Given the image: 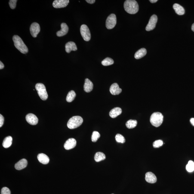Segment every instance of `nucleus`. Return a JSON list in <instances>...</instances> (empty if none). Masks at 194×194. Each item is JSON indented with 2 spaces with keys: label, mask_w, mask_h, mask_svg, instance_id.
<instances>
[{
  "label": "nucleus",
  "mask_w": 194,
  "mask_h": 194,
  "mask_svg": "<svg viewBox=\"0 0 194 194\" xmlns=\"http://www.w3.org/2000/svg\"><path fill=\"white\" fill-rule=\"evenodd\" d=\"M17 0H10L9 2L10 8L12 9H14L16 8V3L17 2Z\"/></svg>",
  "instance_id": "2f4dec72"
},
{
  "label": "nucleus",
  "mask_w": 194,
  "mask_h": 194,
  "mask_svg": "<svg viewBox=\"0 0 194 194\" xmlns=\"http://www.w3.org/2000/svg\"><path fill=\"white\" fill-rule=\"evenodd\" d=\"M158 21V17L156 15L154 14L151 16L146 27V30L147 31L152 30L155 29Z\"/></svg>",
  "instance_id": "6e6552de"
},
{
  "label": "nucleus",
  "mask_w": 194,
  "mask_h": 194,
  "mask_svg": "<svg viewBox=\"0 0 194 194\" xmlns=\"http://www.w3.org/2000/svg\"><path fill=\"white\" fill-rule=\"evenodd\" d=\"M114 61L113 60L110 58L107 57L102 61L101 64L104 66H109L113 64Z\"/></svg>",
  "instance_id": "bb28decb"
},
{
  "label": "nucleus",
  "mask_w": 194,
  "mask_h": 194,
  "mask_svg": "<svg viewBox=\"0 0 194 194\" xmlns=\"http://www.w3.org/2000/svg\"><path fill=\"white\" fill-rule=\"evenodd\" d=\"M83 119L80 116H75L72 117L69 119L67 123L68 128L70 129L78 128L82 124Z\"/></svg>",
  "instance_id": "20e7f679"
},
{
  "label": "nucleus",
  "mask_w": 194,
  "mask_h": 194,
  "mask_svg": "<svg viewBox=\"0 0 194 194\" xmlns=\"http://www.w3.org/2000/svg\"><path fill=\"white\" fill-rule=\"evenodd\" d=\"M100 137V135L99 133L97 131L93 132L92 135V141L95 143L97 141V140Z\"/></svg>",
  "instance_id": "c85d7f7f"
},
{
  "label": "nucleus",
  "mask_w": 194,
  "mask_h": 194,
  "mask_svg": "<svg viewBox=\"0 0 194 194\" xmlns=\"http://www.w3.org/2000/svg\"><path fill=\"white\" fill-rule=\"evenodd\" d=\"M86 1H87L88 3L93 4H94L96 1L95 0H86Z\"/></svg>",
  "instance_id": "f704fd0d"
},
{
  "label": "nucleus",
  "mask_w": 194,
  "mask_h": 194,
  "mask_svg": "<svg viewBox=\"0 0 194 194\" xmlns=\"http://www.w3.org/2000/svg\"><path fill=\"white\" fill-rule=\"evenodd\" d=\"M1 194H11V191L8 188L4 187L1 189Z\"/></svg>",
  "instance_id": "473e14b6"
},
{
  "label": "nucleus",
  "mask_w": 194,
  "mask_h": 194,
  "mask_svg": "<svg viewBox=\"0 0 194 194\" xmlns=\"http://www.w3.org/2000/svg\"><path fill=\"white\" fill-rule=\"evenodd\" d=\"M163 145V142L161 140L155 141L153 143L154 147L156 148L160 147Z\"/></svg>",
  "instance_id": "7c9ffc66"
},
{
  "label": "nucleus",
  "mask_w": 194,
  "mask_h": 194,
  "mask_svg": "<svg viewBox=\"0 0 194 194\" xmlns=\"http://www.w3.org/2000/svg\"><path fill=\"white\" fill-rule=\"evenodd\" d=\"M106 158V155L102 152H97L96 153L94 156V159L97 162L104 160Z\"/></svg>",
  "instance_id": "b1692460"
},
{
  "label": "nucleus",
  "mask_w": 194,
  "mask_h": 194,
  "mask_svg": "<svg viewBox=\"0 0 194 194\" xmlns=\"http://www.w3.org/2000/svg\"><path fill=\"white\" fill-rule=\"evenodd\" d=\"M4 67V66L2 62L0 61V69H3Z\"/></svg>",
  "instance_id": "c9c22d12"
},
{
  "label": "nucleus",
  "mask_w": 194,
  "mask_h": 194,
  "mask_svg": "<svg viewBox=\"0 0 194 194\" xmlns=\"http://www.w3.org/2000/svg\"><path fill=\"white\" fill-rule=\"evenodd\" d=\"M117 23L116 15L112 14L108 17L106 20V26L108 29H112L115 27Z\"/></svg>",
  "instance_id": "0eeeda50"
},
{
  "label": "nucleus",
  "mask_w": 194,
  "mask_h": 194,
  "mask_svg": "<svg viewBox=\"0 0 194 194\" xmlns=\"http://www.w3.org/2000/svg\"><path fill=\"white\" fill-rule=\"evenodd\" d=\"M69 0H55L53 1V6L56 8H64L69 4Z\"/></svg>",
  "instance_id": "9d476101"
},
{
  "label": "nucleus",
  "mask_w": 194,
  "mask_h": 194,
  "mask_svg": "<svg viewBox=\"0 0 194 194\" xmlns=\"http://www.w3.org/2000/svg\"><path fill=\"white\" fill-rule=\"evenodd\" d=\"M137 121L135 120H130L126 123V126L129 129L134 128L137 126Z\"/></svg>",
  "instance_id": "a878e982"
},
{
  "label": "nucleus",
  "mask_w": 194,
  "mask_h": 194,
  "mask_svg": "<svg viewBox=\"0 0 194 194\" xmlns=\"http://www.w3.org/2000/svg\"><path fill=\"white\" fill-rule=\"evenodd\" d=\"M191 29L192 31L194 32V23L192 25Z\"/></svg>",
  "instance_id": "58836bf2"
},
{
  "label": "nucleus",
  "mask_w": 194,
  "mask_h": 194,
  "mask_svg": "<svg viewBox=\"0 0 194 194\" xmlns=\"http://www.w3.org/2000/svg\"><path fill=\"white\" fill-rule=\"evenodd\" d=\"M40 31V27L38 23H34L31 25L30 27V32L33 38H36L37 35Z\"/></svg>",
  "instance_id": "1a4fd4ad"
},
{
  "label": "nucleus",
  "mask_w": 194,
  "mask_h": 194,
  "mask_svg": "<svg viewBox=\"0 0 194 194\" xmlns=\"http://www.w3.org/2000/svg\"><path fill=\"white\" fill-rule=\"evenodd\" d=\"M75 97H76V94L75 91L73 90L69 91L66 96V101L69 103H71L74 100Z\"/></svg>",
  "instance_id": "393cba45"
},
{
  "label": "nucleus",
  "mask_w": 194,
  "mask_h": 194,
  "mask_svg": "<svg viewBox=\"0 0 194 194\" xmlns=\"http://www.w3.org/2000/svg\"><path fill=\"white\" fill-rule=\"evenodd\" d=\"M124 10L130 14H135L138 11L139 6L137 2L134 0H127L124 4Z\"/></svg>",
  "instance_id": "f257e3e1"
},
{
  "label": "nucleus",
  "mask_w": 194,
  "mask_h": 194,
  "mask_svg": "<svg viewBox=\"0 0 194 194\" xmlns=\"http://www.w3.org/2000/svg\"><path fill=\"white\" fill-rule=\"evenodd\" d=\"M80 32L81 36L84 40L86 41H88L90 40L91 38V33H90L89 29L86 25H81L80 28Z\"/></svg>",
  "instance_id": "423d86ee"
},
{
  "label": "nucleus",
  "mask_w": 194,
  "mask_h": 194,
  "mask_svg": "<svg viewBox=\"0 0 194 194\" xmlns=\"http://www.w3.org/2000/svg\"><path fill=\"white\" fill-rule=\"evenodd\" d=\"M13 40L16 48L23 54H26L28 52V49L21 38L17 35L13 37Z\"/></svg>",
  "instance_id": "f03ea898"
},
{
  "label": "nucleus",
  "mask_w": 194,
  "mask_h": 194,
  "mask_svg": "<svg viewBox=\"0 0 194 194\" xmlns=\"http://www.w3.org/2000/svg\"><path fill=\"white\" fill-rule=\"evenodd\" d=\"M26 121L29 124L32 125H36L38 122V119L34 114L29 113L27 114L26 117Z\"/></svg>",
  "instance_id": "9b49d317"
},
{
  "label": "nucleus",
  "mask_w": 194,
  "mask_h": 194,
  "mask_svg": "<svg viewBox=\"0 0 194 194\" xmlns=\"http://www.w3.org/2000/svg\"><path fill=\"white\" fill-rule=\"evenodd\" d=\"M65 49L66 52L69 53L72 51H76L77 48L75 43L72 41H69L66 44Z\"/></svg>",
  "instance_id": "2eb2a0df"
},
{
  "label": "nucleus",
  "mask_w": 194,
  "mask_h": 194,
  "mask_svg": "<svg viewBox=\"0 0 194 194\" xmlns=\"http://www.w3.org/2000/svg\"><path fill=\"white\" fill-rule=\"evenodd\" d=\"M93 84L92 82L88 78L85 80V82L84 85V90L86 92L90 93L92 91L93 88Z\"/></svg>",
  "instance_id": "a211bd4d"
},
{
  "label": "nucleus",
  "mask_w": 194,
  "mask_h": 194,
  "mask_svg": "<svg viewBox=\"0 0 194 194\" xmlns=\"http://www.w3.org/2000/svg\"><path fill=\"white\" fill-rule=\"evenodd\" d=\"M121 112H122V110L121 108H115L110 111L109 112V115L111 118H114L120 115Z\"/></svg>",
  "instance_id": "aec40b11"
},
{
  "label": "nucleus",
  "mask_w": 194,
  "mask_h": 194,
  "mask_svg": "<svg viewBox=\"0 0 194 194\" xmlns=\"http://www.w3.org/2000/svg\"><path fill=\"white\" fill-rule=\"evenodd\" d=\"M35 88L41 99L43 100H47L48 98V94L45 85L42 83H38L35 86Z\"/></svg>",
  "instance_id": "39448f33"
},
{
  "label": "nucleus",
  "mask_w": 194,
  "mask_h": 194,
  "mask_svg": "<svg viewBox=\"0 0 194 194\" xmlns=\"http://www.w3.org/2000/svg\"><path fill=\"white\" fill-rule=\"evenodd\" d=\"M77 142L76 140L73 138H71L66 141L64 144V148L66 150L73 149L76 146Z\"/></svg>",
  "instance_id": "f8f14e48"
},
{
  "label": "nucleus",
  "mask_w": 194,
  "mask_h": 194,
  "mask_svg": "<svg viewBox=\"0 0 194 194\" xmlns=\"http://www.w3.org/2000/svg\"><path fill=\"white\" fill-rule=\"evenodd\" d=\"M157 1V0H150V1H150V2L151 3H156Z\"/></svg>",
  "instance_id": "4c0bfd02"
},
{
  "label": "nucleus",
  "mask_w": 194,
  "mask_h": 194,
  "mask_svg": "<svg viewBox=\"0 0 194 194\" xmlns=\"http://www.w3.org/2000/svg\"><path fill=\"white\" fill-rule=\"evenodd\" d=\"M27 165V160L26 159L23 158L16 164L15 168L17 170H21L26 168Z\"/></svg>",
  "instance_id": "f3484780"
},
{
  "label": "nucleus",
  "mask_w": 194,
  "mask_h": 194,
  "mask_svg": "<svg viewBox=\"0 0 194 194\" xmlns=\"http://www.w3.org/2000/svg\"><path fill=\"white\" fill-rule=\"evenodd\" d=\"M163 118V115L160 112H155L151 115L150 121L154 126L158 127L162 124Z\"/></svg>",
  "instance_id": "7ed1b4c3"
},
{
  "label": "nucleus",
  "mask_w": 194,
  "mask_h": 194,
  "mask_svg": "<svg viewBox=\"0 0 194 194\" xmlns=\"http://www.w3.org/2000/svg\"><path fill=\"white\" fill-rule=\"evenodd\" d=\"M115 140L118 143H124L125 141V140L124 137L121 134H117L115 136Z\"/></svg>",
  "instance_id": "c756f323"
},
{
  "label": "nucleus",
  "mask_w": 194,
  "mask_h": 194,
  "mask_svg": "<svg viewBox=\"0 0 194 194\" xmlns=\"http://www.w3.org/2000/svg\"><path fill=\"white\" fill-rule=\"evenodd\" d=\"M61 29L60 31L57 32V35L58 37H62L66 34L69 32V28L66 23H63L61 24Z\"/></svg>",
  "instance_id": "ddd939ff"
},
{
  "label": "nucleus",
  "mask_w": 194,
  "mask_h": 194,
  "mask_svg": "<svg viewBox=\"0 0 194 194\" xmlns=\"http://www.w3.org/2000/svg\"><path fill=\"white\" fill-rule=\"evenodd\" d=\"M38 159L39 162L43 164H47L49 162V158L46 155L41 153L38 155Z\"/></svg>",
  "instance_id": "6ab92c4d"
},
{
  "label": "nucleus",
  "mask_w": 194,
  "mask_h": 194,
  "mask_svg": "<svg viewBox=\"0 0 194 194\" xmlns=\"http://www.w3.org/2000/svg\"><path fill=\"white\" fill-rule=\"evenodd\" d=\"M121 91L122 90L119 88V85L117 83L112 84L110 88V91L112 95H118L120 94Z\"/></svg>",
  "instance_id": "4468645a"
},
{
  "label": "nucleus",
  "mask_w": 194,
  "mask_h": 194,
  "mask_svg": "<svg viewBox=\"0 0 194 194\" xmlns=\"http://www.w3.org/2000/svg\"><path fill=\"white\" fill-rule=\"evenodd\" d=\"M190 121L191 123L194 126V118H191Z\"/></svg>",
  "instance_id": "e433bc0d"
},
{
  "label": "nucleus",
  "mask_w": 194,
  "mask_h": 194,
  "mask_svg": "<svg viewBox=\"0 0 194 194\" xmlns=\"http://www.w3.org/2000/svg\"><path fill=\"white\" fill-rule=\"evenodd\" d=\"M186 169L189 172H192L194 171V162L193 161L190 160L189 161L186 165Z\"/></svg>",
  "instance_id": "cd10ccee"
},
{
  "label": "nucleus",
  "mask_w": 194,
  "mask_h": 194,
  "mask_svg": "<svg viewBox=\"0 0 194 194\" xmlns=\"http://www.w3.org/2000/svg\"><path fill=\"white\" fill-rule=\"evenodd\" d=\"M145 180L147 182L150 183H154L157 181L156 176L151 172H148L145 175Z\"/></svg>",
  "instance_id": "dca6fc26"
},
{
  "label": "nucleus",
  "mask_w": 194,
  "mask_h": 194,
  "mask_svg": "<svg viewBox=\"0 0 194 194\" xmlns=\"http://www.w3.org/2000/svg\"><path fill=\"white\" fill-rule=\"evenodd\" d=\"M4 118L1 114H0V127L2 126L4 123Z\"/></svg>",
  "instance_id": "72a5a7b5"
},
{
  "label": "nucleus",
  "mask_w": 194,
  "mask_h": 194,
  "mask_svg": "<svg viewBox=\"0 0 194 194\" xmlns=\"http://www.w3.org/2000/svg\"><path fill=\"white\" fill-rule=\"evenodd\" d=\"M12 138L11 136H9L4 138L2 143L3 147L5 148L10 147L12 144Z\"/></svg>",
  "instance_id": "5701e85b"
},
{
  "label": "nucleus",
  "mask_w": 194,
  "mask_h": 194,
  "mask_svg": "<svg viewBox=\"0 0 194 194\" xmlns=\"http://www.w3.org/2000/svg\"><path fill=\"white\" fill-rule=\"evenodd\" d=\"M147 54V51L145 49L143 48L140 49L136 52L134 55V58L138 60L144 57Z\"/></svg>",
  "instance_id": "4be33fe9"
},
{
  "label": "nucleus",
  "mask_w": 194,
  "mask_h": 194,
  "mask_svg": "<svg viewBox=\"0 0 194 194\" xmlns=\"http://www.w3.org/2000/svg\"><path fill=\"white\" fill-rule=\"evenodd\" d=\"M173 8L177 14L179 15H183L184 14V8L180 4L177 3L174 4L173 5Z\"/></svg>",
  "instance_id": "412c9836"
},
{
  "label": "nucleus",
  "mask_w": 194,
  "mask_h": 194,
  "mask_svg": "<svg viewBox=\"0 0 194 194\" xmlns=\"http://www.w3.org/2000/svg\"></svg>",
  "instance_id": "ea45409f"
}]
</instances>
